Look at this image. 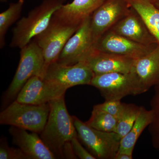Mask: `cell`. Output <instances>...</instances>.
Instances as JSON below:
<instances>
[{
    "mask_svg": "<svg viewBox=\"0 0 159 159\" xmlns=\"http://www.w3.org/2000/svg\"><path fill=\"white\" fill-rule=\"evenodd\" d=\"M90 85L99 90L105 100H119L127 96L144 93L139 78L134 72L94 75Z\"/></svg>",
    "mask_w": 159,
    "mask_h": 159,
    "instance_id": "obj_6",
    "label": "cell"
},
{
    "mask_svg": "<svg viewBox=\"0 0 159 159\" xmlns=\"http://www.w3.org/2000/svg\"><path fill=\"white\" fill-rule=\"evenodd\" d=\"M25 0L11 3L9 8L0 14V48L6 45V36L9 28L19 19L25 5Z\"/></svg>",
    "mask_w": 159,
    "mask_h": 159,
    "instance_id": "obj_20",
    "label": "cell"
},
{
    "mask_svg": "<svg viewBox=\"0 0 159 159\" xmlns=\"http://www.w3.org/2000/svg\"><path fill=\"white\" fill-rule=\"evenodd\" d=\"M0 1L2 2H7V0H0Z\"/></svg>",
    "mask_w": 159,
    "mask_h": 159,
    "instance_id": "obj_31",
    "label": "cell"
},
{
    "mask_svg": "<svg viewBox=\"0 0 159 159\" xmlns=\"http://www.w3.org/2000/svg\"><path fill=\"white\" fill-rule=\"evenodd\" d=\"M9 133L13 144L16 145L30 159H56L53 152L39 136L37 133H29L26 129L11 126Z\"/></svg>",
    "mask_w": 159,
    "mask_h": 159,
    "instance_id": "obj_15",
    "label": "cell"
},
{
    "mask_svg": "<svg viewBox=\"0 0 159 159\" xmlns=\"http://www.w3.org/2000/svg\"><path fill=\"white\" fill-rule=\"evenodd\" d=\"M153 4L159 9V0H158V1H157L156 2H155Z\"/></svg>",
    "mask_w": 159,
    "mask_h": 159,
    "instance_id": "obj_29",
    "label": "cell"
},
{
    "mask_svg": "<svg viewBox=\"0 0 159 159\" xmlns=\"http://www.w3.org/2000/svg\"><path fill=\"white\" fill-rule=\"evenodd\" d=\"M159 45V9L149 0H129Z\"/></svg>",
    "mask_w": 159,
    "mask_h": 159,
    "instance_id": "obj_19",
    "label": "cell"
},
{
    "mask_svg": "<svg viewBox=\"0 0 159 159\" xmlns=\"http://www.w3.org/2000/svg\"><path fill=\"white\" fill-rule=\"evenodd\" d=\"M48 103L39 105L26 104L15 100L0 113V124L41 134L48 118Z\"/></svg>",
    "mask_w": 159,
    "mask_h": 159,
    "instance_id": "obj_4",
    "label": "cell"
},
{
    "mask_svg": "<svg viewBox=\"0 0 159 159\" xmlns=\"http://www.w3.org/2000/svg\"><path fill=\"white\" fill-rule=\"evenodd\" d=\"M79 27L65 24L53 16L45 30L34 38L44 59L42 78L49 66L57 61L66 43Z\"/></svg>",
    "mask_w": 159,
    "mask_h": 159,
    "instance_id": "obj_7",
    "label": "cell"
},
{
    "mask_svg": "<svg viewBox=\"0 0 159 159\" xmlns=\"http://www.w3.org/2000/svg\"><path fill=\"white\" fill-rule=\"evenodd\" d=\"M85 122L97 130L115 132L118 119L104 111L93 107L90 118Z\"/></svg>",
    "mask_w": 159,
    "mask_h": 159,
    "instance_id": "obj_22",
    "label": "cell"
},
{
    "mask_svg": "<svg viewBox=\"0 0 159 159\" xmlns=\"http://www.w3.org/2000/svg\"><path fill=\"white\" fill-rule=\"evenodd\" d=\"M105 0H73L63 5L53 16L62 22L80 26L84 20L91 16Z\"/></svg>",
    "mask_w": 159,
    "mask_h": 159,
    "instance_id": "obj_16",
    "label": "cell"
},
{
    "mask_svg": "<svg viewBox=\"0 0 159 159\" xmlns=\"http://www.w3.org/2000/svg\"><path fill=\"white\" fill-rule=\"evenodd\" d=\"M73 150L77 157L80 159H96V157L87 150L80 142L78 137H74L71 141Z\"/></svg>",
    "mask_w": 159,
    "mask_h": 159,
    "instance_id": "obj_26",
    "label": "cell"
},
{
    "mask_svg": "<svg viewBox=\"0 0 159 159\" xmlns=\"http://www.w3.org/2000/svg\"><path fill=\"white\" fill-rule=\"evenodd\" d=\"M158 45L142 44L109 31L97 41L95 48L102 52L136 59L148 54Z\"/></svg>",
    "mask_w": 159,
    "mask_h": 159,
    "instance_id": "obj_12",
    "label": "cell"
},
{
    "mask_svg": "<svg viewBox=\"0 0 159 159\" xmlns=\"http://www.w3.org/2000/svg\"><path fill=\"white\" fill-rule=\"evenodd\" d=\"M134 60L96 49L84 61L93 72L94 75H97L112 73H131Z\"/></svg>",
    "mask_w": 159,
    "mask_h": 159,
    "instance_id": "obj_14",
    "label": "cell"
},
{
    "mask_svg": "<svg viewBox=\"0 0 159 159\" xmlns=\"http://www.w3.org/2000/svg\"><path fill=\"white\" fill-rule=\"evenodd\" d=\"M94 76L93 72L84 61L73 65L55 61L49 66L43 78L68 89L77 85H90Z\"/></svg>",
    "mask_w": 159,
    "mask_h": 159,
    "instance_id": "obj_9",
    "label": "cell"
},
{
    "mask_svg": "<svg viewBox=\"0 0 159 159\" xmlns=\"http://www.w3.org/2000/svg\"><path fill=\"white\" fill-rule=\"evenodd\" d=\"M151 2L154 3L155 2H156L158 0H149Z\"/></svg>",
    "mask_w": 159,
    "mask_h": 159,
    "instance_id": "obj_30",
    "label": "cell"
},
{
    "mask_svg": "<svg viewBox=\"0 0 159 159\" xmlns=\"http://www.w3.org/2000/svg\"><path fill=\"white\" fill-rule=\"evenodd\" d=\"M64 157L66 159H77L74 153L71 141L66 142L63 148Z\"/></svg>",
    "mask_w": 159,
    "mask_h": 159,
    "instance_id": "obj_27",
    "label": "cell"
},
{
    "mask_svg": "<svg viewBox=\"0 0 159 159\" xmlns=\"http://www.w3.org/2000/svg\"><path fill=\"white\" fill-rule=\"evenodd\" d=\"M141 107L132 103H124L123 110L118 119L115 131L121 139L126 135L132 128L139 116Z\"/></svg>",
    "mask_w": 159,
    "mask_h": 159,
    "instance_id": "obj_21",
    "label": "cell"
},
{
    "mask_svg": "<svg viewBox=\"0 0 159 159\" xmlns=\"http://www.w3.org/2000/svg\"><path fill=\"white\" fill-rule=\"evenodd\" d=\"M150 110L153 118L148 131L154 148L159 151V83L154 87V93L150 102Z\"/></svg>",
    "mask_w": 159,
    "mask_h": 159,
    "instance_id": "obj_23",
    "label": "cell"
},
{
    "mask_svg": "<svg viewBox=\"0 0 159 159\" xmlns=\"http://www.w3.org/2000/svg\"><path fill=\"white\" fill-rule=\"evenodd\" d=\"M129 0H105L91 16V27L95 44L126 15L131 8Z\"/></svg>",
    "mask_w": 159,
    "mask_h": 159,
    "instance_id": "obj_10",
    "label": "cell"
},
{
    "mask_svg": "<svg viewBox=\"0 0 159 159\" xmlns=\"http://www.w3.org/2000/svg\"><path fill=\"white\" fill-rule=\"evenodd\" d=\"M133 155L124 152H118L115 157V159H132Z\"/></svg>",
    "mask_w": 159,
    "mask_h": 159,
    "instance_id": "obj_28",
    "label": "cell"
},
{
    "mask_svg": "<svg viewBox=\"0 0 159 159\" xmlns=\"http://www.w3.org/2000/svg\"><path fill=\"white\" fill-rule=\"evenodd\" d=\"M67 89L46 81L39 76L28 80L16 100L26 104L39 105L64 96Z\"/></svg>",
    "mask_w": 159,
    "mask_h": 159,
    "instance_id": "obj_11",
    "label": "cell"
},
{
    "mask_svg": "<svg viewBox=\"0 0 159 159\" xmlns=\"http://www.w3.org/2000/svg\"><path fill=\"white\" fill-rule=\"evenodd\" d=\"M109 31L142 44L159 45L142 16L132 7L128 14Z\"/></svg>",
    "mask_w": 159,
    "mask_h": 159,
    "instance_id": "obj_13",
    "label": "cell"
},
{
    "mask_svg": "<svg viewBox=\"0 0 159 159\" xmlns=\"http://www.w3.org/2000/svg\"><path fill=\"white\" fill-rule=\"evenodd\" d=\"M153 118L151 110H147L141 107L140 112L132 128L120 142L118 152H124L132 154L135 145L139 137L146 127L151 123Z\"/></svg>",
    "mask_w": 159,
    "mask_h": 159,
    "instance_id": "obj_18",
    "label": "cell"
},
{
    "mask_svg": "<svg viewBox=\"0 0 159 159\" xmlns=\"http://www.w3.org/2000/svg\"><path fill=\"white\" fill-rule=\"evenodd\" d=\"M132 72L139 78L144 93L159 83V45L148 54L135 59Z\"/></svg>",
    "mask_w": 159,
    "mask_h": 159,
    "instance_id": "obj_17",
    "label": "cell"
},
{
    "mask_svg": "<svg viewBox=\"0 0 159 159\" xmlns=\"http://www.w3.org/2000/svg\"><path fill=\"white\" fill-rule=\"evenodd\" d=\"M72 117L80 141L96 159H115L121 140L116 133L97 130L77 117Z\"/></svg>",
    "mask_w": 159,
    "mask_h": 159,
    "instance_id": "obj_5",
    "label": "cell"
},
{
    "mask_svg": "<svg viewBox=\"0 0 159 159\" xmlns=\"http://www.w3.org/2000/svg\"><path fill=\"white\" fill-rule=\"evenodd\" d=\"M66 2V0H43L27 16L18 21L12 29L10 47L21 49L31 42L45 30L55 11Z\"/></svg>",
    "mask_w": 159,
    "mask_h": 159,
    "instance_id": "obj_2",
    "label": "cell"
},
{
    "mask_svg": "<svg viewBox=\"0 0 159 159\" xmlns=\"http://www.w3.org/2000/svg\"><path fill=\"white\" fill-rule=\"evenodd\" d=\"M0 159H30L20 148L9 147L6 139L3 138L1 139L0 144Z\"/></svg>",
    "mask_w": 159,
    "mask_h": 159,
    "instance_id": "obj_24",
    "label": "cell"
},
{
    "mask_svg": "<svg viewBox=\"0 0 159 159\" xmlns=\"http://www.w3.org/2000/svg\"><path fill=\"white\" fill-rule=\"evenodd\" d=\"M95 49L90 16L69 39L56 61L67 65L76 64L85 60Z\"/></svg>",
    "mask_w": 159,
    "mask_h": 159,
    "instance_id": "obj_8",
    "label": "cell"
},
{
    "mask_svg": "<svg viewBox=\"0 0 159 159\" xmlns=\"http://www.w3.org/2000/svg\"><path fill=\"white\" fill-rule=\"evenodd\" d=\"M44 63L43 51L34 40L20 49L17 70L2 98V110L16 99L20 91L31 77L39 76L42 77Z\"/></svg>",
    "mask_w": 159,
    "mask_h": 159,
    "instance_id": "obj_3",
    "label": "cell"
},
{
    "mask_svg": "<svg viewBox=\"0 0 159 159\" xmlns=\"http://www.w3.org/2000/svg\"><path fill=\"white\" fill-rule=\"evenodd\" d=\"M48 118L40 138L56 158H64L63 148L66 142L77 136L73 117L66 107L65 96L51 100Z\"/></svg>",
    "mask_w": 159,
    "mask_h": 159,
    "instance_id": "obj_1",
    "label": "cell"
},
{
    "mask_svg": "<svg viewBox=\"0 0 159 159\" xmlns=\"http://www.w3.org/2000/svg\"><path fill=\"white\" fill-rule=\"evenodd\" d=\"M124 103L119 100H105L103 103L94 106L93 107L106 112L117 119L122 114Z\"/></svg>",
    "mask_w": 159,
    "mask_h": 159,
    "instance_id": "obj_25",
    "label": "cell"
}]
</instances>
